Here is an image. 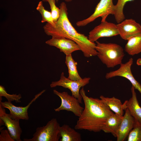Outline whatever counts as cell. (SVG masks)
<instances>
[{"instance_id":"cell-8","label":"cell","mask_w":141,"mask_h":141,"mask_svg":"<svg viewBox=\"0 0 141 141\" xmlns=\"http://www.w3.org/2000/svg\"><path fill=\"white\" fill-rule=\"evenodd\" d=\"M119 35L116 24L106 20L101 22L89 33L88 38L93 43L99 38L103 37H110Z\"/></svg>"},{"instance_id":"cell-7","label":"cell","mask_w":141,"mask_h":141,"mask_svg":"<svg viewBox=\"0 0 141 141\" xmlns=\"http://www.w3.org/2000/svg\"><path fill=\"white\" fill-rule=\"evenodd\" d=\"M54 94L61 99V103L58 108L54 109L56 112L62 110L71 111L76 116L79 117L83 110L84 108L80 105L79 100L75 97L70 96L66 92H59L56 90L53 91Z\"/></svg>"},{"instance_id":"cell-2","label":"cell","mask_w":141,"mask_h":141,"mask_svg":"<svg viewBox=\"0 0 141 141\" xmlns=\"http://www.w3.org/2000/svg\"><path fill=\"white\" fill-rule=\"evenodd\" d=\"M84 108L74 128L95 132L102 131L107 119L114 114L100 99L87 96L83 87L80 91Z\"/></svg>"},{"instance_id":"cell-21","label":"cell","mask_w":141,"mask_h":141,"mask_svg":"<svg viewBox=\"0 0 141 141\" xmlns=\"http://www.w3.org/2000/svg\"><path fill=\"white\" fill-rule=\"evenodd\" d=\"M134 0H118L115 5L114 15L116 22L119 23L124 20L125 17L123 13V9L126 3L128 2Z\"/></svg>"},{"instance_id":"cell-15","label":"cell","mask_w":141,"mask_h":141,"mask_svg":"<svg viewBox=\"0 0 141 141\" xmlns=\"http://www.w3.org/2000/svg\"><path fill=\"white\" fill-rule=\"evenodd\" d=\"M135 89L132 86L131 88L132 97L128 100L125 101L123 104L124 110L127 109L135 120L141 124V107L137 99Z\"/></svg>"},{"instance_id":"cell-27","label":"cell","mask_w":141,"mask_h":141,"mask_svg":"<svg viewBox=\"0 0 141 141\" xmlns=\"http://www.w3.org/2000/svg\"><path fill=\"white\" fill-rule=\"evenodd\" d=\"M136 63L137 65L141 66V58H139L137 59Z\"/></svg>"},{"instance_id":"cell-13","label":"cell","mask_w":141,"mask_h":141,"mask_svg":"<svg viewBox=\"0 0 141 141\" xmlns=\"http://www.w3.org/2000/svg\"><path fill=\"white\" fill-rule=\"evenodd\" d=\"M5 108L0 104V120H2L14 141H21V136L22 131L19 124V120L12 119L6 113Z\"/></svg>"},{"instance_id":"cell-19","label":"cell","mask_w":141,"mask_h":141,"mask_svg":"<svg viewBox=\"0 0 141 141\" xmlns=\"http://www.w3.org/2000/svg\"><path fill=\"white\" fill-rule=\"evenodd\" d=\"M125 50L130 55L133 56L141 52V33L127 40Z\"/></svg>"},{"instance_id":"cell-4","label":"cell","mask_w":141,"mask_h":141,"mask_svg":"<svg viewBox=\"0 0 141 141\" xmlns=\"http://www.w3.org/2000/svg\"><path fill=\"white\" fill-rule=\"evenodd\" d=\"M61 126L56 118L49 121L46 125L38 127L30 139L25 138L24 141H58L61 137Z\"/></svg>"},{"instance_id":"cell-14","label":"cell","mask_w":141,"mask_h":141,"mask_svg":"<svg viewBox=\"0 0 141 141\" xmlns=\"http://www.w3.org/2000/svg\"><path fill=\"white\" fill-rule=\"evenodd\" d=\"M122 119L118 130L116 138L117 141H123L128 137L133 128L136 122L127 109L125 110Z\"/></svg>"},{"instance_id":"cell-20","label":"cell","mask_w":141,"mask_h":141,"mask_svg":"<svg viewBox=\"0 0 141 141\" xmlns=\"http://www.w3.org/2000/svg\"><path fill=\"white\" fill-rule=\"evenodd\" d=\"M65 63L68 68V78L74 80H79L82 78L80 76L77 69V63L73 58L72 54L66 55Z\"/></svg>"},{"instance_id":"cell-6","label":"cell","mask_w":141,"mask_h":141,"mask_svg":"<svg viewBox=\"0 0 141 141\" xmlns=\"http://www.w3.org/2000/svg\"><path fill=\"white\" fill-rule=\"evenodd\" d=\"M90 79L89 77H85L80 80H72L66 77L64 73L62 72L60 79L56 81H52L50 86L51 88L61 86L69 89L71 91L72 95L77 98L80 103H82V97L80 92V89L81 87L88 84Z\"/></svg>"},{"instance_id":"cell-17","label":"cell","mask_w":141,"mask_h":141,"mask_svg":"<svg viewBox=\"0 0 141 141\" xmlns=\"http://www.w3.org/2000/svg\"><path fill=\"white\" fill-rule=\"evenodd\" d=\"M69 125H63L60 127V133L61 138L60 141H81V134Z\"/></svg>"},{"instance_id":"cell-25","label":"cell","mask_w":141,"mask_h":141,"mask_svg":"<svg viewBox=\"0 0 141 141\" xmlns=\"http://www.w3.org/2000/svg\"><path fill=\"white\" fill-rule=\"evenodd\" d=\"M49 3L51 10L52 16L54 22L58 19L60 14V9L55 4V0H46Z\"/></svg>"},{"instance_id":"cell-16","label":"cell","mask_w":141,"mask_h":141,"mask_svg":"<svg viewBox=\"0 0 141 141\" xmlns=\"http://www.w3.org/2000/svg\"><path fill=\"white\" fill-rule=\"evenodd\" d=\"M122 117L115 113L111 115L106 121L102 128V131L106 133H110L116 137Z\"/></svg>"},{"instance_id":"cell-28","label":"cell","mask_w":141,"mask_h":141,"mask_svg":"<svg viewBox=\"0 0 141 141\" xmlns=\"http://www.w3.org/2000/svg\"><path fill=\"white\" fill-rule=\"evenodd\" d=\"M57 1L58 0H56ZM67 2H70L72 1V0H65ZM42 1L43 2H46V0H42Z\"/></svg>"},{"instance_id":"cell-24","label":"cell","mask_w":141,"mask_h":141,"mask_svg":"<svg viewBox=\"0 0 141 141\" xmlns=\"http://www.w3.org/2000/svg\"><path fill=\"white\" fill-rule=\"evenodd\" d=\"M4 97L7 99L8 101L11 102L15 101L16 103L21 102L20 99L22 98L20 94H10L8 93L5 87L3 86L0 85V97Z\"/></svg>"},{"instance_id":"cell-1","label":"cell","mask_w":141,"mask_h":141,"mask_svg":"<svg viewBox=\"0 0 141 141\" xmlns=\"http://www.w3.org/2000/svg\"><path fill=\"white\" fill-rule=\"evenodd\" d=\"M59 7L60 11L58 19L54 26L47 22L46 24L43 27L45 33L52 37H62L74 41L80 46L85 57L97 56L96 44L91 42L88 37L78 32L69 21L65 3L62 2Z\"/></svg>"},{"instance_id":"cell-22","label":"cell","mask_w":141,"mask_h":141,"mask_svg":"<svg viewBox=\"0 0 141 141\" xmlns=\"http://www.w3.org/2000/svg\"><path fill=\"white\" fill-rule=\"evenodd\" d=\"M36 9L41 15V22L43 23L46 22L53 26L54 25L55 22L53 19L51 12L45 9L42 1L39 2L36 8Z\"/></svg>"},{"instance_id":"cell-10","label":"cell","mask_w":141,"mask_h":141,"mask_svg":"<svg viewBox=\"0 0 141 141\" xmlns=\"http://www.w3.org/2000/svg\"><path fill=\"white\" fill-rule=\"evenodd\" d=\"M45 91V90H44L36 95L34 97L25 107L16 106L14 105L11 102L8 101L2 102L0 101V104L4 108H7L9 110L10 113L9 114L12 119L27 120L29 119L28 113V110L29 107L31 104Z\"/></svg>"},{"instance_id":"cell-12","label":"cell","mask_w":141,"mask_h":141,"mask_svg":"<svg viewBox=\"0 0 141 141\" xmlns=\"http://www.w3.org/2000/svg\"><path fill=\"white\" fill-rule=\"evenodd\" d=\"M116 26L119 35L124 40L141 33V25L132 19L124 20Z\"/></svg>"},{"instance_id":"cell-18","label":"cell","mask_w":141,"mask_h":141,"mask_svg":"<svg viewBox=\"0 0 141 141\" xmlns=\"http://www.w3.org/2000/svg\"><path fill=\"white\" fill-rule=\"evenodd\" d=\"M99 97L100 99L115 114L121 116H123L124 109L123 104L120 99L114 97L109 98L103 95Z\"/></svg>"},{"instance_id":"cell-3","label":"cell","mask_w":141,"mask_h":141,"mask_svg":"<svg viewBox=\"0 0 141 141\" xmlns=\"http://www.w3.org/2000/svg\"><path fill=\"white\" fill-rule=\"evenodd\" d=\"M96 42L97 56L107 68H113L122 63L125 54L121 46L114 43Z\"/></svg>"},{"instance_id":"cell-23","label":"cell","mask_w":141,"mask_h":141,"mask_svg":"<svg viewBox=\"0 0 141 141\" xmlns=\"http://www.w3.org/2000/svg\"><path fill=\"white\" fill-rule=\"evenodd\" d=\"M128 141H141V124L136 120L134 126L127 137Z\"/></svg>"},{"instance_id":"cell-11","label":"cell","mask_w":141,"mask_h":141,"mask_svg":"<svg viewBox=\"0 0 141 141\" xmlns=\"http://www.w3.org/2000/svg\"><path fill=\"white\" fill-rule=\"evenodd\" d=\"M45 43L59 49L66 55L72 54L75 51L81 50L80 46L75 42L62 37H52Z\"/></svg>"},{"instance_id":"cell-5","label":"cell","mask_w":141,"mask_h":141,"mask_svg":"<svg viewBox=\"0 0 141 141\" xmlns=\"http://www.w3.org/2000/svg\"><path fill=\"white\" fill-rule=\"evenodd\" d=\"M115 6L113 0H100L93 14L87 18L77 22L76 25L79 27L85 26L99 17L102 18L101 22L105 21L109 15H114Z\"/></svg>"},{"instance_id":"cell-9","label":"cell","mask_w":141,"mask_h":141,"mask_svg":"<svg viewBox=\"0 0 141 141\" xmlns=\"http://www.w3.org/2000/svg\"><path fill=\"white\" fill-rule=\"evenodd\" d=\"M133 63V59L131 58L126 63H121L118 69L107 73L105 78L107 79L117 76L125 78L130 81L135 89L141 93V85L134 78L131 72V68Z\"/></svg>"},{"instance_id":"cell-26","label":"cell","mask_w":141,"mask_h":141,"mask_svg":"<svg viewBox=\"0 0 141 141\" xmlns=\"http://www.w3.org/2000/svg\"><path fill=\"white\" fill-rule=\"evenodd\" d=\"M0 141H14L11 138L8 130L0 129Z\"/></svg>"}]
</instances>
